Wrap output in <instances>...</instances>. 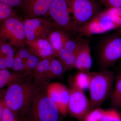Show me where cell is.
<instances>
[{
	"label": "cell",
	"instance_id": "cell-1",
	"mask_svg": "<svg viewBox=\"0 0 121 121\" xmlns=\"http://www.w3.org/2000/svg\"><path fill=\"white\" fill-rule=\"evenodd\" d=\"M39 83L28 79L10 84L5 94V105L19 117H26Z\"/></svg>",
	"mask_w": 121,
	"mask_h": 121
},
{
	"label": "cell",
	"instance_id": "cell-2",
	"mask_svg": "<svg viewBox=\"0 0 121 121\" xmlns=\"http://www.w3.org/2000/svg\"><path fill=\"white\" fill-rule=\"evenodd\" d=\"M39 83L29 107L26 117L28 121H59L58 107L47 94L48 84Z\"/></svg>",
	"mask_w": 121,
	"mask_h": 121
},
{
	"label": "cell",
	"instance_id": "cell-3",
	"mask_svg": "<svg viewBox=\"0 0 121 121\" xmlns=\"http://www.w3.org/2000/svg\"><path fill=\"white\" fill-rule=\"evenodd\" d=\"M121 27V7L110 8L100 12L79 28L78 33L83 36H89Z\"/></svg>",
	"mask_w": 121,
	"mask_h": 121
},
{
	"label": "cell",
	"instance_id": "cell-4",
	"mask_svg": "<svg viewBox=\"0 0 121 121\" xmlns=\"http://www.w3.org/2000/svg\"><path fill=\"white\" fill-rule=\"evenodd\" d=\"M89 89L91 110L98 107L110 94L115 80L114 73L108 69L98 72H90Z\"/></svg>",
	"mask_w": 121,
	"mask_h": 121
},
{
	"label": "cell",
	"instance_id": "cell-5",
	"mask_svg": "<svg viewBox=\"0 0 121 121\" xmlns=\"http://www.w3.org/2000/svg\"><path fill=\"white\" fill-rule=\"evenodd\" d=\"M24 21L15 16L0 22V44L17 47L26 44Z\"/></svg>",
	"mask_w": 121,
	"mask_h": 121
},
{
	"label": "cell",
	"instance_id": "cell-6",
	"mask_svg": "<svg viewBox=\"0 0 121 121\" xmlns=\"http://www.w3.org/2000/svg\"><path fill=\"white\" fill-rule=\"evenodd\" d=\"M67 1L73 22L78 30L101 12V4L99 0H67Z\"/></svg>",
	"mask_w": 121,
	"mask_h": 121
},
{
	"label": "cell",
	"instance_id": "cell-7",
	"mask_svg": "<svg viewBox=\"0 0 121 121\" xmlns=\"http://www.w3.org/2000/svg\"><path fill=\"white\" fill-rule=\"evenodd\" d=\"M48 14L56 27L68 33H78V29L73 22L67 0H55Z\"/></svg>",
	"mask_w": 121,
	"mask_h": 121
},
{
	"label": "cell",
	"instance_id": "cell-8",
	"mask_svg": "<svg viewBox=\"0 0 121 121\" xmlns=\"http://www.w3.org/2000/svg\"><path fill=\"white\" fill-rule=\"evenodd\" d=\"M69 84L70 99L68 112L79 121H83L91 110L90 101L83 91L74 84L72 77L69 78Z\"/></svg>",
	"mask_w": 121,
	"mask_h": 121
},
{
	"label": "cell",
	"instance_id": "cell-9",
	"mask_svg": "<svg viewBox=\"0 0 121 121\" xmlns=\"http://www.w3.org/2000/svg\"><path fill=\"white\" fill-rule=\"evenodd\" d=\"M121 58V35L115 34L107 38L101 45L100 65L103 70L113 66Z\"/></svg>",
	"mask_w": 121,
	"mask_h": 121
},
{
	"label": "cell",
	"instance_id": "cell-10",
	"mask_svg": "<svg viewBox=\"0 0 121 121\" xmlns=\"http://www.w3.org/2000/svg\"><path fill=\"white\" fill-rule=\"evenodd\" d=\"M26 40L47 39L50 31L56 27L51 19L40 17L27 18L24 21Z\"/></svg>",
	"mask_w": 121,
	"mask_h": 121
},
{
	"label": "cell",
	"instance_id": "cell-11",
	"mask_svg": "<svg viewBox=\"0 0 121 121\" xmlns=\"http://www.w3.org/2000/svg\"><path fill=\"white\" fill-rule=\"evenodd\" d=\"M55 0H25L21 8L27 18L40 17L48 14Z\"/></svg>",
	"mask_w": 121,
	"mask_h": 121
},
{
	"label": "cell",
	"instance_id": "cell-12",
	"mask_svg": "<svg viewBox=\"0 0 121 121\" xmlns=\"http://www.w3.org/2000/svg\"><path fill=\"white\" fill-rule=\"evenodd\" d=\"M29 51L41 59L56 58V54L47 39L39 38L32 41L26 40Z\"/></svg>",
	"mask_w": 121,
	"mask_h": 121
},
{
	"label": "cell",
	"instance_id": "cell-13",
	"mask_svg": "<svg viewBox=\"0 0 121 121\" xmlns=\"http://www.w3.org/2000/svg\"><path fill=\"white\" fill-rule=\"evenodd\" d=\"M92 65L91 50L88 41L83 40L76 55L74 68L78 71L89 72Z\"/></svg>",
	"mask_w": 121,
	"mask_h": 121
},
{
	"label": "cell",
	"instance_id": "cell-14",
	"mask_svg": "<svg viewBox=\"0 0 121 121\" xmlns=\"http://www.w3.org/2000/svg\"><path fill=\"white\" fill-rule=\"evenodd\" d=\"M68 33L56 27L50 31L47 39L56 54L64 48L66 42L70 39Z\"/></svg>",
	"mask_w": 121,
	"mask_h": 121
},
{
	"label": "cell",
	"instance_id": "cell-15",
	"mask_svg": "<svg viewBox=\"0 0 121 121\" xmlns=\"http://www.w3.org/2000/svg\"><path fill=\"white\" fill-rule=\"evenodd\" d=\"M23 74L12 72L8 69H0V89L8 84L28 79Z\"/></svg>",
	"mask_w": 121,
	"mask_h": 121
},
{
	"label": "cell",
	"instance_id": "cell-16",
	"mask_svg": "<svg viewBox=\"0 0 121 121\" xmlns=\"http://www.w3.org/2000/svg\"><path fill=\"white\" fill-rule=\"evenodd\" d=\"M31 53L29 51L22 49L15 54L12 69L15 72L23 74L29 61Z\"/></svg>",
	"mask_w": 121,
	"mask_h": 121
},
{
	"label": "cell",
	"instance_id": "cell-17",
	"mask_svg": "<svg viewBox=\"0 0 121 121\" xmlns=\"http://www.w3.org/2000/svg\"><path fill=\"white\" fill-rule=\"evenodd\" d=\"M51 59L49 70L44 76V79L61 78L67 71L65 67L58 59Z\"/></svg>",
	"mask_w": 121,
	"mask_h": 121
},
{
	"label": "cell",
	"instance_id": "cell-18",
	"mask_svg": "<svg viewBox=\"0 0 121 121\" xmlns=\"http://www.w3.org/2000/svg\"><path fill=\"white\" fill-rule=\"evenodd\" d=\"M76 55L64 48L58 52L56 58L60 60L67 71L70 70L74 68Z\"/></svg>",
	"mask_w": 121,
	"mask_h": 121
},
{
	"label": "cell",
	"instance_id": "cell-19",
	"mask_svg": "<svg viewBox=\"0 0 121 121\" xmlns=\"http://www.w3.org/2000/svg\"><path fill=\"white\" fill-rule=\"evenodd\" d=\"M70 99L69 90L64 84L60 83V101L58 108L60 114L64 117L68 113V107Z\"/></svg>",
	"mask_w": 121,
	"mask_h": 121
},
{
	"label": "cell",
	"instance_id": "cell-20",
	"mask_svg": "<svg viewBox=\"0 0 121 121\" xmlns=\"http://www.w3.org/2000/svg\"><path fill=\"white\" fill-rule=\"evenodd\" d=\"M51 59L48 58L40 60L33 72L36 82L39 83L44 80V76L49 70Z\"/></svg>",
	"mask_w": 121,
	"mask_h": 121
},
{
	"label": "cell",
	"instance_id": "cell-21",
	"mask_svg": "<svg viewBox=\"0 0 121 121\" xmlns=\"http://www.w3.org/2000/svg\"><path fill=\"white\" fill-rule=\"evenodd\" d=\"M114 87L111 96L112 105L117 107H121V70L115 75Z\"/></svg>",
	"mask_w": 121,
	"mask_h": 121
},
{
	"label": "cell",
	"instance_id": "cell-22",
	"mask_svg": "<svg viewBox=\"0 0 121 121\" xmlns=\"http://www.w3.org/2000/svg\"><path fill=\"white\" fill-rule=\"evenodd\" d=\"M90 72L78 71L73 77H72L74 84L82 90L89 89L91 80Z\"/></svg>",
	"mask_w": 121,
	"mask_h": 121
},
{
	"label": "cell",
	"instance_id": "cell-23",
	"mask_svg": "<svg viewBox=\"0 0 121 121\" xmlns=\"http://www.w3.org/2000/svg\"><path fill=\"white\" fill-rule=\"evenodd\" d=\"M46 91L48 97L58 108L60 101L59 83L53 82L48 84L46 87Z\"/></svg>",
	"mask_w": 121,
	"mask_h": 121
},
{
	"label": "cell",
	"instance_id": "cell-24",
	"mask_svg": "<svg viewBox=\"0 0 121 121\" xmlns=\"http://www.w3.org/2000/svg\"><path fill=\"white\" fill-rule=\"evenodd\" d=\"M105 110L97 107L89 111L85 116L83 121H101Z\"/></svg>",
	"mask_w": 121,
	"mask_h": 121
},
{
	"label": "cell",
	"instance_id": "cell-25",
	"mask_svg": "<svg viewBox=\"0 0 121 121\" xmlns=\"http://www.w3.org/2000/svg\"><path fill=\"white\" fill-rule=\"evenodd\" d=\"M14 62V56H8L0 51V69L12 68Z\"/></svg>",
	"mask_w": 121,
	"mask_h": 121
},
{
	"label": "cell",
	"instance_id": "cell-26",
	"mask_svg": "<svg viewBox=\"0 0 121 121\" xmlns=\"http://www.w3.org/2000/svg\"><path fill=\"white\" fill-rule=\"evenodd\" d=\"M12 7L0 2V22L14 16Z\"/></svg>",
	"mask_w": 121,
	"mask_h": 121
},
{
	"label": "cell",
	"instance_id": "cell-27",
	"mask_svg": "<svg viewBox=\"0 0 121 121\" xmlns=\"http://www.w3.org/2000/svg\"><path fill=\"white\" fill-rule=\"evenodd\" d=\"M1 121H20V120L17 115L4 104Z\"/></svg>",
	"mask_w": 121,
	"mask_h": 121
},
{
	"label": "cell",
	"instance_id": "cell-28",
	"mask_svg": "<svg viewBox=\"0 0 121 121\" xmlns=\"http://www.w3.org/2000/svg\"><path fill=\"white\" fill-rule=\"evenodd\" d=\"M83 40L76 41L69 39L65 43L64 48L77 54L80 49Z\"/></svg>",
	"mask_w": 121,
	"mask_h": 121
},
{
	"label": "cell",
	"instance_id": "cell-29",
	"mask_svg": "<svg viewBox=\"0 0 121 121\" xmlns=\"http://www.w3.org/2000/svg\"><path fill=\"white\" fill-rule=\"evenodd\" d=\"M101 121H121V116L114 110H105Z\"/></svg>",
	"mask_w": 121,
	"mask_h": 121
},
{
	"label": "cell",
	"instance_id": "cell-30",
	"mask_svg": "<svg viewBox=\"0 0 121 121\" xmlns=\"http://www.w3.org/2000/svg\"><path fill=\"white\" fill-rule=\"evenodd\" d=\"M100 2L107 8L121 7V0H101Z\"/></svg>",
	"mask_w": 121,
	"mask_h": 121
},
{
	"label": "cell",
	"instance_id": "cell-31",
	"mask_svg": "<svg viewBox=\"0 0 121 121\" xmlns=\"http://www.w3.org/2000/svg\"><path fill=\"white\" fill-rule=\"evenodd\" d=\"M0 51L8 56H15V52L12 47L8 44H0Z\"/></svg>",
	"mask_w": 121,
	"mask_h": 121
},
{
	"label": "cell",
	"instance_id": "cell-32",
	"mask_svg": "<svg viewBox=\"0 0 121 121\" xmlns=\"http://www.w3.org/2000/svg\"><path fill=\"white\" fill-rule=\"evenodd\" d=\"M25 0H0V2L12 7H22Z\"/></svg>",
	"mask_w": 121,
	"mask_h": 121
},
{
	"label": "cell",
	"instance_id": "cell-33",
	"mask_svg": "<svg viewBox=\"0 0 121 121\" xmlns=\"http://www.w3.org/2000/svg\"><path fill=\"white\" fill-rule=\"evenodd\" d=\"M4 104L3 101H0V121L2 119V113Z\"/></svg>",
	"mask_w": 121,
	"mask_h": 121
},
{
	"label": "cell",
	"instance_id": "cell-34",
	"mask_svg": "<svg viewBox=\"0 0 121 121\" xmlns=\"http://www.w3.org/2000/svg\"><path fill=\"white\" fill-rule=\"evenodd\" d=\"M20 121H28L27 119H25V118H23V119H22L20 120Z\"/></svg>",
	"mask_w": 121,
	"mask_h": 121
},
{
	"label": "cell",
	"instance_id": "cell-35",
	"mask_svg": "<svg viewBox=\"0 0 121 121\" xmlns=\"http://www.w3.org/2000/svg\"><path fill=\"white\" fill-rule=\"evenodd\" d=\"M120 31H119V34H120V35H121V27L120 28Z\"/></svg>",
	"mask_w": 121,
	"mask_h": 121
},
{
	"label": "cell",
	"instance_id": "cell-36",
	"mask_svg": "<svg viewBox=\"0 0 121 121\" xmlns=\"http://www.w3.org/2000/svg\"><path fill=\"white\" fill-rule=\"evenodd\" d=\"M99 0V2H100V1L101 0Z\"/></svg>",
	"mask_w": 121,
	"mask_h": 121
}]
</instances>
